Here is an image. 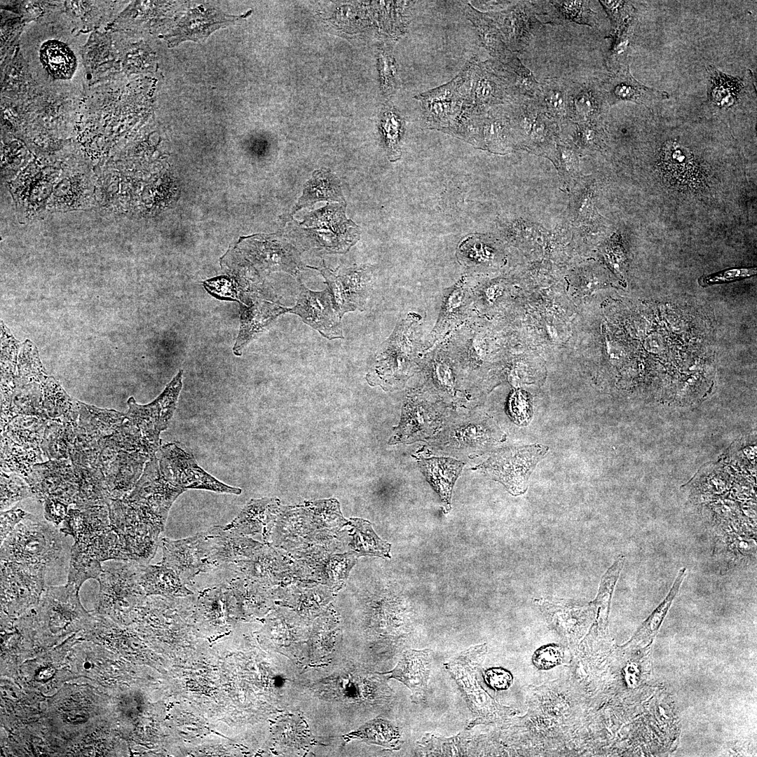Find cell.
<instances>
[{"mask_svg":"<svg viewBox=\"0 0 757 757\" xmlns=\"http://www.w3.org/2000/svg\"><path fill=\"white\" fill-rule=\"evenodd\" d=\"M552 3L565 19L579 24L589 25L587 20H589L590 11L586 9L587 1H557Z\"/></svg>","mask_w":757,"mask_h":757,"instance_id":"obj_49","label":"cell"},{"mask_svg":"<svg viewBox=\"0 0 757 757\" xmlns=\"http://www.w3.org/2000/svg\"><path fill=\"white\" fill-rule=\"evenodd\" d=\"M160 543L163 552L161 563L175 571L186 585H190L199 573L208 572L203 531L179 540L163 537Z\"/></svg>","mask_w":757,"mask_h":757,"instance_id":"obj_17","label":"cell"},{"mask_svg":"<svg viewBox=\"0 0 757 757\" xmlns=\"http://www.w3.org/2000/svg\"><path fill=\"white\" fill-rule=\"evenodd\" d=\"M43 393L34 383L16 386L12 398V406L16 416L27 415L36 416L46 421L43 409Z\"/></svg>","mask_w":757,"mask_h":757,"instance_id":"obj_41","label":"cell"},{"mask_svg":"<svg viewBox=\"0 0 757 757\" xmlns=\"http://www.w3.org/2000/svg\"><path fill=\"white\" fill-rule=\"evenodd\" d=\"M78 423L48 420L40 448L49 460L70 459Z\"/></svg>","mask_w":757,"mask_h":757,"instance_id":"obj_31","label":"cell"},{"mask_svg":"<svg viewBox=\"0 0 757 757\" xmlns=\"http://www.w3.org/2000/svg\"><path fill=\"white\" fill-rule=\"evenodd\" d=\"M102 571V562L86 550L72 545L70 550L67 582L78 589L89 579L97 580Z\"/></svg>","mask_w":757,"mask_h":757,"instance_id":"obj_39","label":"cell"},{"mask_svg":"<svg viewBox=\"0 0 757 757\" xmlns=\"http://www.w3.org/2000/svg\"><path fill=\"white\" fill-rule=\"evenodd\" d=\"M601 4L609 15L613 23L618 28L629 19V5L626 1H600Z\"/></svg>","mask_w":757,"mask_h":757,"instance_id":"obj_53","label":"cell"},{"mask_svg":"<svg viewBox=\"0 0 757 757\" xmlns=\"http://www.w3.org/2000/svg\"><path fill=\"white\" fill-rule=\"evenodd\" d=\"M139 578L146 595L187 596L193 594L179 574L161 563L142 564Z\"/></svg>","mask_w":757,"mask_h":757,"instance_id":"obj_28","label":"cell"},{"mask_svg":"<svg viewBox=\"0 0 757 757\" xmlns=\"http://www.w3.org/2000/svg\"><path fill=\"white\" fill-rule=\"evenodd\" d=\"M183 371L180 370L152 402L140 405L134 397L128 400L126 418L140 430L144 441L154 456L161 446L160 434L167 429L176 408L182 387Z\"/></svg>","mask_w":757,"mask_h":757,"instance_id":"obj_8","label":"cell"},{"mask_svg":"<svg viewBox=\"0 0 757 757\" xmlns=\"http://www.w3.org/2000/svg\"><path fill=\"white\" fill-rule=\"evenodd\" d=\"M472 305V287L467 275H464L444 290L437 320L423 342V353L442 343L468 321L471 317Z\"/></svg>","mask_w":757,"mask_h":757,"instance_id":"obj_15","label":"cell"},{"mask_svg":"<svg viewBox=\"0 0 757 757\" xmlns=\"http://www.w3.org/2000/svg\"><path fill=\"white\" fill-rule=\"evenodd\" d=\"M48 568L1 561V596L4 608L17 613L37 602L43 593Z\"/></svg>","mask_w":757,"mask_h":757,"instance_id":"obj_12","label":"cell"},{"mask_svg":"<svg viewBox=\"0 0 757 757\" xmlns=\"http://www.w3.org/2000/svg\"><path fill=\"white\" fill-rule=\"evenodd\" d=\"M486 13L496 23L510 50L517 51L527 45L533 23L523 6L517 4L500 12Z\"/></svg>","mask_w":757,"mask_h":757,"instance_id":"obj_27","label":"cell"},{"mask_svg":"<svg viewBox=\"0 0 757 757\" xmlns=\"http://www.w3.org/2000/svg\"><path fill=\"white\" fill-rule=\"evenodd\" d=\"M268 502L254 501L247 505L230 524L224 526L240 535L266 533L270 526V512Z\"/></svg>","mask_w":757,"mask_h":757,"instance_id":"obj_38","label":"cell"},{"mask_svg":"<svg viewBox=\"0 0 757 757\" xmlns=\"http://www.w3.org/2000/svg\"><path fill=\"white\" fill-rule=\"evenodd\" d=\"M466 68L451 81L415 97L421 104L426 125L455 135L461 117L468 107Z\"/></svg>","mask_w":757,"mask_h":757,"instance_id":"obj_6","label":"cell"},{"mask_svg":"<svg viewBox=\"0 0 757 757\" xmlns=\"http://www.w3.org/2000/svg\"><path fill=\"white\" fill-rule=\"evenodd\" d=\"M111 526L109 507L105 505L86 509L69 508L60 531L71 536L74 544L85 547Z\"/></svg>","mask_w":757,"mask_h":757,"instance_id":"obj_21","label":"cell"},{"mask_svg":"<svg viewBox=\"0 0 757 757\" xmlns=\"http://www.w3.org/2000/svg\"><path fill=\"white\" fill-rule=\"evenodd\" d=\"M506 69L512 74V86L524 95L535 97L541 94L540 84L536 80L531 71L518 57L510 56L505 62Z\"/></svg>","mask_w":757,"mask_h":757,"instance_id":"obj_45","label":"cell"},{"mask_svg":"<svg viewBox=\"0 0 757 757\" xmlns=\"http://www.w3.org/2000/svg\"><path fill=\"white\" fill-rule=\"evenodd\" d=\"M430 664V650H410L403 654L397 666L386 674L406 685L412 693L414 702H420L425 697Z\"/></svg>","mask_w":757,"mask_h":757,"instance_id":"obj_24","label":"cell"},{"mask_svg":"<svg viewBox=\"0 0 757 757\" xmlns=\"http://www.w3.org/2000/svg\"><path fill=\"white\" fill-rule=\"evenodd\" d=\"M151 458L146 453L120 450L102 468L111 499H121L134 489Z\"/></svg>","mask_w":757,"mask_h":757,"instance_id":"obj_20","label":"cell"},{"mask_svg":"<svg viewBox=\"0 0 757 757\" xmlns=\"http://www.w3.org/2000/svg\"><path fill=\"white\" fill-rule=\"evenodd\" d=\"M660 165L672 179L686 184L696 174V165L692 154L676 142H669L662 148Z\"/></svg>","mask_w":757,"mask_h":757,"instance_id":"obj_35","label":"cell"},{"mask_svg":"<svg viewBox=\"0 0 757 757\" xmlns=\"http://www.w3.org/2000/svg\"><path fill=\"white\" fill-rule=\"evenodd\" d=\"M563 658L562 648L550 644L538 649L533 655L534 665L540 669H549L560 664Z\"/></svg>","mask_w":757,"mask_h":757,"instance_id":"obj_50","label":"cell"},{"mask_svg":"<svg viewBox=\"0 0 757 757\" xmlns=\"http://www.w3.org/2000/svg\"><path fill=\"white\" fill-rule=\"evenodd\" d=\"M43 409L46 421L78 423L79 401L70 397L52 377L44 383Z\"/></svg>","mask_w":757,"mask_h":757,"instance_id":"obj_33","label":"cell"},{"mask_svg":"<svg viewBox=\"0 0 757 757\" xmlns=\"http://www.w3.org/2000/svg\"><path fill=\"white\" fill-rule=\"evenodd\" d=\"M156 456L165 477L184 491L204 489L237 495L241 493L240 489L225 484L206 472L197 464L192 455L175 444L160 446Z\"/></svg>","mask_w":757,"mask_h":757,"instance_id":"obj_10","label":"cell"},{"mask_svg":"<svg viewBox=\"0 0 757 757\" xmlns=\"http://www.w3.org/2000/svg\"><path fill=\"white\" fill-rule=\"evenodd\" d=\"M756 268H738L725 270L714 275H708L700 280L702 286L711 285L745 278L755 275Z\"/></svg>","mask_w":757,"mask_h":757,"instance_id":"obj_52","label":"cell"},{"mask_svg":"<svg viewBox=\"0 0 757 757\" xmlns=\"http://www.w3.org/2000/svg\"><path fill=\"white\" fill-rule=\"evenodd\" d=\"M547 451L541 444L507 448L496 451L482 468L510 493L519 495L526 491L530 475Z\"/></svg>","mask_w":757,"mask_h":757,"instance_id":"obj_11","label":"cell"},{"mask_svg":"<svg viewBox=\"0 0 757 757\" xmlns=\"http://www.w3.org/2000/svg\"><path fill=\"white\" fill-rule=\"evenodd\" d=\"M73 465L79 481L75 507L86 509L97 505H108L111 498L104 473L97 468Z\"/></svg>","mask_w":757,"mask_h":757,"instance_id":"obj_30","label":"cell"},{"mask_svg":"<svg viewBox=\"0 0 757 757\" xmlns=\"http://www.w3.org/2000/svg\"><path fill=\"white\" fill-rule=\"evenodd\" d=\"M487 684L498 690L507 689L512 683V676L503 668H492L484 676Z\"/></svg>","mask_w":757,"mask_h":757,"instance_id":"obj_55","label":"cell"},{"mask_svg":"<svg viewBox=\"0 0 757 757\" xmlns=\"http://www.w3.org/2000/svg\"><path fill=\"white\" fill-rule=\"evenodd\" d=\"M60 533L51 522L29 514L1 544V561L48 568L63 554Z\"/></svg>","mask_w":757,"mask_h":757,"instance_id":"obj_3","label":"cell"},{"mask_svg":"<svg viewBox=\"0 0 757 757\" xmlns=\"http://www.w3.org/2000/svg\"><path fill=\"white\" fill-rule=\"evenodd\" d=\"M710 100L717 107H729L737 101L743 83L737 78L726 75L715 68H709Z\"/></svg>","mask_w":757,"mask_h":757,"instance_id":"obj_40","label":"cell"},{"mask_svg":"<svg viewBox=\"0 0 757 757\" xmlns=\"http://www.w3.org/2000/svg\"><path fill=\"white\" fill-rule=\"evenodd\" d=\"M29 514L20 507V503L8 510L1 512V544Z\"/></svg>","mask_w":757,"mask_h":757,"instance_id":"obj_51","label":"cell"},{"mask_svg":"<svg viewBox=\"0 0 757 757\" xmlns=\"http://www.w3.org/2000/svg\"><path fill=\"white\" fill-rule=\"evenodd\" d=\"M203 532L208 572L227 569L250 557L258 547L257 543L224 526H214Z\"/></svg>","mask_w":757,"mask_h":757,"instance_id":"obj_19","label":"cell"},{"mask_svg":"<svg viewBox=\"0 0 757 757\" xmlns=\"http://www.w3.org/2000/svg\"><path fill=\"white\" fill-rule=\"evenodd\" d=\"M289 313L299 315L304 322L329 340L343 338L341 318L336 313L328 288L313 291L300 282L296 303L289 308Z\"/></svg>","mask_w":757,"mask_h":757,"instance_id":"obj_16","label":"cell"},{"mask_svg":"<svg viewBox=\"0 0 757 757\" xmlns=\"http://www.w3.org/2000/svg\"><path fill=\"white\" fill-rule=\"evenodd\" d=\"M340 318L356 310L364 311L372 289L374 268L369 264L338 269H320Z\"/></svg>","mask_w":757,"mask_h":757,"instance_id":"obj_13","label":"cell"},{"mask_svg":"<svg viewBox=\"0 0 757 757\" xmlns=\"http://www.w3.org/2000/svg\"><path fill=\"white\" fill-rule=\"evenodd\" d=\"M686 576V568L679 570L673 585L660 605L653 611L648 618L643 623L637 634L638 636L649 638L657 632L672 601L677 594L678 589Z\"/></svg>","mask_w":757,"mask_h":757,"instance_id":"obj_44","label":"cell"},{"mask_svg":"<svg viewBox=\"0 0 757 757\" xmlns=\"http://www.w3.org/2000/svg\"><path fill=\"white\" fill-rule=\"evenodd\" d=\"M125 419V414L79 402L76 437L71 462L96 468L102 451L101 442L114 432Z\"/></svg>","mask_w":757,"mask_h":757,"instance_id":"obj_7","label":"cell"},{"mask_svg":"<svg viewBox=\"0 0 757 757\" xmlns=\"http://www.w3.org/2000/svg\"><path fill=\"white\" fill-rule=\"evenodd\" d=\"M381 128L386 139L389 158L394 161L400 158V140L403 130V121L394 111L384 112L381 119Z\"/></svg>","mask_w":757,"mask_h":757,"instance_id":"obj_48","label":"cell"},{"mask_svg":"<svg viewBox=\"0 0 757 757\" xmlns=\"http://www.w3.org/2000/svg\"><path fill=\"white\" fill-rule=\"evenodd\" d=\"M601 100L593 90L584 88L568 100V111L582 123H590L599 115Z\"/></svg>","mask_w":757,"mask_h":757,"instance_id":"obj_42","label":"cell"},{"mask_svg":"<svg viewBox=\"0 0 757 757\" xmlns=\"http://www.w3.org/2000/svg\"><path fill=\"white\" fill-rule=\"evenodd\" d=\"M34 497L29 484L20 475L1 472V511L27 498Z\"/></svg>","mask_w":757,"mask_h":757,"instance_id":"obj_43","label":"cell"},{"mask_svg":"<svg viewBox=\"0 0 757 757\" xmlns=\"http://www.w3.org/2000/svg\"><path fill=\"white\" fill-rule=\"evenodd\" d=\"M428 351L417 366L426 390L444 401L460 400L465 378L447 343L442 342Z\"/></svg>","mask_w":757,"mask_h":757,"instance_id":"obj_9","label":"cell"},{"mask_svg":"<svg viewBox=\"0 0 757 757\" xmlns=\"http://www.w3.org/2000/svg\"><path fill=\"white\" fill-rule=\"evenodd\" d=\"M422 318L415 313L406 315L390 336L381 345L370 381L388 388L402 386L417 369L423 353Z\"/></svg>","mask_w":757,"mask_h":757,"instance_id":"obj_2","label":"cell"},{"mask_svg":"<svg viewBox=\"0 0 757 757\" xmlns=\"http://www.w3.org/2000/svg\"><path fill=\"white\" fill-rule=\"evenodd\" d=\"M496 257L495 250L477 238L465 240L458 249V258L466 266L489 264Z\"/></svg>","mask_w":757,"mask_h":757,"instance_id":"obj_47","label":"cell"},{"mask_svg":"<svg viewBox=\"0 0 757 757\" xmlns=\"http://www.w3.org/2000/svg\"><path fill=\"white\" fill-rule=\"evenodd\" d=\"M141 564L132 561L102 564L97 580L100 585V608L115 617H124L146 595L140 582Z\"/></svg>","mask_w":757,"mask_h":757,"instance_id":"obj_5","label":"cell"},{"mask_svg":"<svg viewBox=\"0 0 757 757\" xmlns=\"http://www.w3.org/2000/svg\"><path fill=\"white\" fill-rule=\"evenodd\" d=\"M380 67L383 88L386 95L391 94L395 88V69L391 57L383 51L380 53Z\"/></svg>","mask_w":757,"mask_h":757,"instance_id":"obj_54","label":"cell"},{"mask_svg":"<svg viewBox=\"0 0 757 757\" xmlns=\"http://www.w3.org/2000/svg\"><path fill=\"white\" fill-rule=\"evenodd\" d=\"M26 482L34 497L39 502L58 500L70 505L75 503L79 490L78 476L67 460H49L33 466Z\"/></svg>","mask_w":757,"mask_h":757,"instance_id":"obj_14","label":"cell"},{"mask_svg":"<svg viewBox=\"0 0 757 757\" xmlns=\"http://www.w3.org/2000/svg\"><path fill=\"white\" fill-rule=\"evenodd\" d=\"M420 465L428 481L449 510L451 491L464 463L451 458L432 457L421 459Z\"/></svg>","mask_w":757,"mask_h":757,"instance_id":"obj_29","label":"cell"},{"mask_svg":"<svg viewBox=\"0 0 757 757\" xmlns=\"http://www.w3.org/2000/svg\"><path fill=\"white\" fill-rule=\"evenodd\" d=\"M404 409L399 432V438L404 441L427 437L443 423L444 416L438 407L418 395H409Z\"/></svg>","mask_w":757,"mask_h":757,"instance_id":"obj_22","label":"cell"},{"mask_svg":"<svg viewBox=\"0 0 757 757\" xmlns=\"http://www.w3.org/2000/svg\"><path fill=\"white\" fill-rule=\"evenodd\" d=\"M46 421L27 415L15 416L1 433L6 434L14 442L25 449L41 451Z\"/></svg>","mask_w":757,"mask_h":757,"instance_id":"obj_36","label":"cell"},{"mask_svg":"<svg viewBox=\"0 0 757 757\" xmlns=\"http://www.w3.org/2000/svg\"><path fill=\"white\" fill-rule=\"evenodd\" d=\"M465 13L472 23L484 48L495 58L505 62L511 56L502 34L486 13L476 9L470 4L465 5Z\"/></svg>","mask_w":757,"mask_h":757,"instance_id":"obj_32","label":"cell"},{"mask_svg":"<svg viewBox=\"0 0 757 757\" xmlns=\"http://www.w3.org/2000/svg\"><path fill=\"white\" fill-rule=\"evenodd\" d=\"M510 414L518 421L527 420L529 415V405L527 400L520 399L517 395L512 397L510 404Z\"/></svg>","mask_w":757,"mask_h":757,"instance_id":"obj_56","label":"cell"},{"mask_svg":"<svg viewBox=\"0 0 757 757\" xmlns=\"http://www.w3.org/2000/svg\"><path fill=\"white\" fill-rule=\"evenodd\" d=\"M289 313V308L263 299H257L244 309L241 327L234 350H241L252 339L266 330L280 315Z\"/></svg>","mask_w":757,"mask_h":757,"instance_id":"obj_26","label":"cell"},{"mask_svg":"<svg viewBox=\"0 0 757 757\" xmlns=\"http://www.w3.org/2000/svg\"><path fill=\"white\" fill-rule=\"evenodd\" d=\"M20 48L33 79L54 93L76 95L85 86L81 48L70 27L57 21L31 23Z\"/></svg>","mask_w":757,"mask_h":757,"instance_id":"obj_1","label":"cell"},{"mask_svg":"<svg viewBox=\"0 0 757 757\" xmlns=\"http://www.w3.org/2000/svg\"><path fill=\"white\" fill-rule=\"evenodd\" d=\"M343 200L338 179L329 172L315 171L296 204V209L309 206L319 200Z\"/></svg>","mask_w":757,"mask_h":757,"instance_id":"obj_37","label":"cell"},{"mask_svg":"<svg viewBox=\"0 0 757 757\" xmlns=\"http://www.w3.org/2000/svg\"><path fill=\"white\" fill-rule=\"evenodd\" d=\"M547 113L552 117L563 118L568 111V93L557 80H550L540 85Z\"/></svg>","mask_w":757,"mask_h":757,"instance_id":"obj_46","label":"cell"},{"mask_svg":"<svg viewBox=\"0 0 757 757\" xmlns=\"http://www.w3.org/2000/svg\"><path fill=\"white\" fill-rule=\"evenodd\" d=\"M233 15H226L212 8L202 6L189 11L168 36L171 46L186 41H203L214 30L227 25L235 20Z\"/></svg>","mask_w":757,"mask_h":757,"instance_id":"obj_23","label":"cell"},{"mask_svg":"<svg viewBox=\"0 0 757 757\" xmlns=\"http://www.w3.org/2000/svg\"><path fill=\"white\" fill-rule=\"evenodd\" d=\"M502 437L493 421L479 416L451 423L437 435L435 442L447 450L468 451L487 449Z\"/></svg>","mask_w":757,"mask_h":757,"instance_id":"obj_18","label":"cell"},{"mask_svg":"<svg viewBox=\"0 0 757 757\" xmlns=\"http://www.w3.org/2000/svg\"><path fill=\"white\" fill-rule=\"evenodd\" d=\"M1 437V470L15 473L26 481L33 466L41 463V452L24 448L4 433Z\"/></svg>","mask_w":757,"mask_h":757,"instance_id":"obj_34","label":"cell"},{"mask_svg":"<svg viewBox=\"0 0 757 757\" xmlns=\"http://www.w3.org/2000/svg\"><path fill=\"white\" fill-rule=\"evenodd\" d=\"M607 100L611 104L621 101H632L646 105L668 99L667 92L643 86L630 74L629 67L618 71L607 83Z\"/></svg>","mask_w":757,"mask_h":757,"instance_id":"obj_25","label":"cell"},{"mask_svg":"<svg viewBox=\"0 0 757 757\" xmlns=\"http://www.w3.org/2000/svg\"><path fill=\"white\" fill-rule=\"evenodd\" d=\"M183 492L165 477L155 455L146 463L135 486L123 498L141 522L162 533L172 505Z\"/></svg>","mask_w":757,"mask_h":757,"instance_id":"obj_4","label":"cell"}]
</instances>
